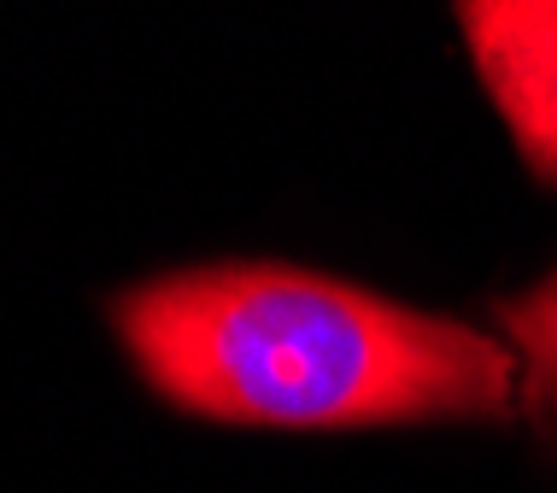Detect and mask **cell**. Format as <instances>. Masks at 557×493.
Listing matches in <instances>:
<instances>
[{
	"label": "cell",
	"mask_w": 557,
	"mask_h": 493,
	"mask_svg": "<svg viewBox=\"0 0 557 493\" xmlns=\"http://www.w3.org/2000/svg\"><path fill=\"white\" fill-rule=\"evenodd\" d=\"M451 19L522 171L557 188V0H470Z\"/></svg>",
	"instance_id": "cell-2"
},
{
	"label": "cell",
	"mask_w": 557,
	"mask_h": 493,
	"mask_svg": "<svg viewBox=\"0 0 557 493\" xmlns=\"http://www.w3.org/2000/svg\"><path fill=\"white\" fill-rule=\"evenodd\" d=\"M107 318L164 406L230 429L364 435L522 411V370L505 341L282 259L147 276Z\"/></svg>",
	"instance_id": "cell-1"
},
{
	"label": "cell",
	"mask_w": 557,
	"mask_h": 493,
	"mask_svg": "<svg viewBox=\"0 0 557 493\" xmlns=\"http://www.w3.org/2000/svg\"><path fill=\"white\" fill-rule=\"evenodd\" d=\"M493 318L505 329V347L522 370V411L540 423V435L557 441V271L534 288L493 300Z\"/></svg>",
	"instance_id": "cell-3"
}]
</instances>
